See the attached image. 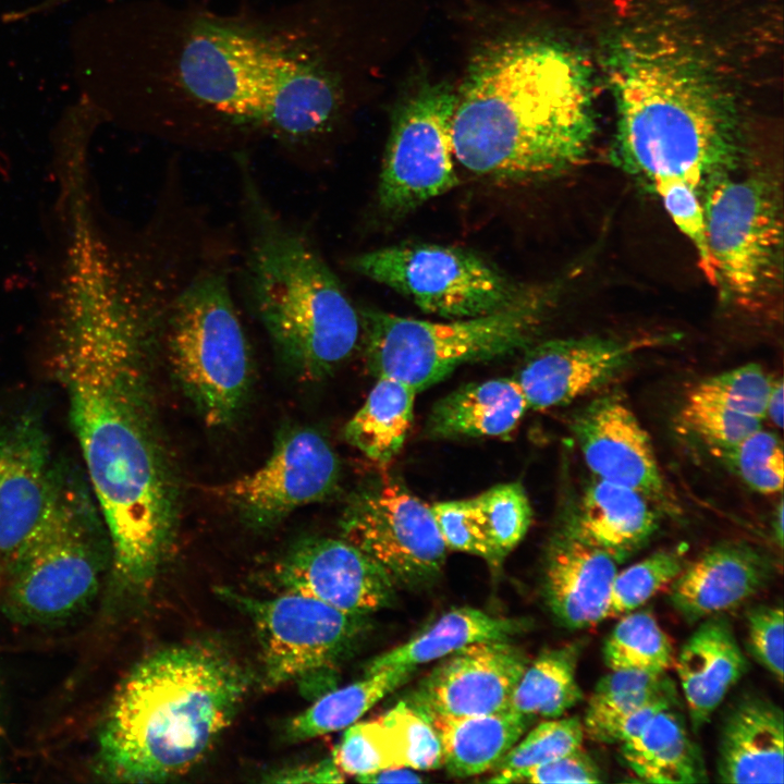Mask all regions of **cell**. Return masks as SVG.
<instances>
[{
	"mask_svg": "<svg viewBox=\"0 0 784 784\" xmlns=\"http://www.w3.org/2000/svg\"><path fill=\"white\" fill-rule=\"evenodd\" d=\"M362 783H420L424 779L407 767H394L356 779Z\"/></svg>",
	"mask_w": 784,
	"mask_h": 784,
	"instance_id": "48",
	"label": "cell"
},
{
	"mask_svg": "<svg viewBox=\"0 0 784 784\" xmlns=\"http://www.w3.org/2000/svg\"><path fill=\"white\" fill-rule=\"evenodd\" d=\"M268 781L274 783H340L345 779L331 757L311 764L283 769L273 773Z\"/></svg>",
	"mask_w": 784,
	"mask_h": 784,
	"instance_id": "47",
	"label": "cell"
},
{
	"mask_svg": "<svg viewBox=\"0 0 784 784\" xmlns=\"http://www.w3.org/2000/svg\"><path fill=\"white\" fill-rule=\"evenodd\" d=\"M583 11L620 163L698 189L733 170L755 109L782 96V0H583Z\"/></svg>",
	"mask_w": 784,
	"mask_h": 784,
	"instance_id": "2",
	"label": "cell"
},
{
	"mask_svg": "<svg viewBox=\"0 0 784 784\" xmlns=\"http://www.w3.org/2000/svg\"><path fill=\"white\" fill-rule=\"evenodd\" d=\"M716 773L723 783H783L784 716L772 701L747 696L727 713L719 739Z\"/></svg>",
	"mask_w": 784,
	"mask_h": 784,
	"instance_id": "23",
	"label": "cell"
},
{
	"mask_svg": "<svg viewBox=\"0 0 784 784\" xmlns=\"http://www.w3.org/2000/svg\"><path fill=\"white\" fill-rule=\"evenodd\" d=\"M528 663L510 640L475 642L440 659L405 700L426 715L503 711Z\"/></svg>",
	"mask_w": 784,
	"mask_h": 784,
	"instance_id": "18",
	"label": "cell"
},
{
	"mask_svg": "<svg viewBox=\"0 0 784 784\" xmlns=\"http://www.w3.org/2000/svg\"><path fill=\"white\" fill-rule=\"evenodd\" d=\"M556 286L528 287L512 305L485 316L429 321L363 308L366 365L420 392L457 367L528 348L556 296Z\"/></svg>",
	"mask_w": 784,
	"mask_h": 784,
	"instance_id": "7",
	"label": "cell"
},
{
	"mask_svg": "<svg viewBox=\"0 0 784 784\" xmlns=\"http://www.w3.org/2000/svg\"><path fill=\"white\" fill-rule=\"evenodd\" d=\"M332 759L344 775L356 779L387 768L405 767L401 740L380 716L344 728Z\"/></svg>",
	"mask_w": 784,
	"mask_h": 784,
	"instance_id": "36",
	"label": "cell"
},
{
	"mask_svg": "<svg viewBox=\"0 0 784 784\" xmlns=\"http://www.w3.org/2000/svg\"><path fill=\"white\" fill-rule=\"evenodd\" d=\"M658 523L652 501L645 494L596 478L565 515L560 529L620 562L649 540Z\"/></svg>",
	"mask_w": 784,
	"mask_h": 784,
	"instance_id": "24",
	"label": "cell"
},
{
	"mask_svg": "<svg viewBox=\"0 0 784 784\" xmlns=\"http://www.w3.org/2000/svg\"><path fill=\"white\" fill-rule=\"evenodd\" d=\"M528 627L525 620L495 616L473 607L454 608L407 641L373 657L364 674L399 665L417 667L475 642L511 640Z\"/></svg>",
	"mask_w": 784,
	"mask_h": 784,
	"instance_id": "27",
	"label": "cell"
},
{
	"mask_svg": "<svg viewBox=\"0 0 784 784\" xmlns=\"http://www.w3.org/2000/svg\"><path fill=\"white\" fill-rule=\"evenodd\" d=\"M773 574L770 560L752 546H713L685 565L670 585L669 600L688 623L722 614L763 590Z\"/></svg>",
	"mask_w": 784,
	"mask_h": 784,
	"instance_id": "21",
	"label": "cell"
},
{
	"mask_svg": "<svg viewBox=\"0 0 784 784\" xmlns=\"http://www.w3.org/2000/svg\"><path fill=\"white\" fill-rule=\"evenodd\" d=\"M247 689L244 669L216 646L156 651L115 694L100 737L107 767L132 782L185 774L231 724Z\"/></svg>",
	"mask_w": 784,
	"mask_h": 784,
	"instance_id": "5",
	"label": "cell"
},
{
	"mask_svg": "<svg viewBox=\"0 0 784 784\" xmlns=\"http://www.w3.org/2000/svg\"><path fill=\"white\" fill-rule=\"evenodd\" d=\"M271 574L282 591L363 616L391 605L397 587L382 567L341 537L297 542L273 564Z\"/></svg>",
	"mask_w": 784,
	"mask_h": 784,
	"instance_id": "16",
	"label": "cell"
},
{
	"mask_svg": "<svg viewBox=\"0 0 784 784\" xmlns=\"http://www.w3.org/2000/svg\"><path fill=\"white\" fill-rule=\"evenodd\" d=\"M602 648L609 670H637L665 674L673 666L674 649L665 632L649 611L621 615Z\"/></svg>",
	"mask_w": 784,
	"mask_h": 784,
	"instance_id": "34",
	"label": "cell"
},
{
	"mask_svg": "<svg viewBox=\"0 0 784 784\" xmlns=\"http://www.w3.org/2000/svg\"><path fill=\"white\" fill-rule=\"evenodd\" d=\"M600 79L586 45L551 36L494 44L470 63L452 120L455 159L504 182L579 163L597 128Z\"/></svg>",
	"mask_w": 784,
	"mask_h": 784,
	"instance_id": "4",
	"label": "cell"
},
{
	"mask_svg": "<svg viewBox=\"0 0 784 784\" xmlns=\"http://www.w3.org/2000/svg\"><path fill=\"white\" fill-rule=\"evenodd\" d=\"M339 526L341 538L373 560L396 586L425 587L443 569L448 548L431 506L389 475L350 495Z\"/></svg>",
	"mask_w": 784,
	"mask_h": 784,
	"instance_id": "13",
	"label": "cell"
},
{
	"mask_svg": "<svg viewBox=\"0 0 784 784\" xmlns=\"http://www.w3.org/2000/svg\"><path fill=\"white\" fill-rule=\"evenodd\" d=\"M572 430L596 478L664 502L665 486L649 434L616 395L599 397L574 417Z\"/></svg>",
	"mask_w": 784,
	"mask_h": 784,
	"instance_id": "20",
	"label": "cell"
},
{
	"mask_svg": "<svg viewBox=\"0 0 784 784\" xmlns=\"http://www.w3.org/2000/svg\"><path fill=\"white\" fill-rule=\"evenodd\" d=\"M167 314L173 375L204 422L231 424L248 393L250 356L228 280L210 271L193 279Z\"/></svg>",
	"mask_w": 784,
	"mask_h": 784,
	"instance_id": "9",
	"label": "cell"
},
{
	"mask_svg": "<svg viewBox=\"0 0 784 784\" xmlns=\"http://www.w3.org/2000/svg\"><path fill=\"white\" fill-rule=\"evenodd\" d=\"M416 393L399 380L378 377L364 404L346 422L345 440L373 463L387 466L411 430Z\"/></svg>",
	"mask_w": 784,
	"mask_h": 784,
	"instance_id": "30",
	"label": "cell"
},
{
	"mask_svg": "<svg viewBox=\"0 0 784 784\" xmlns=\"http://www.w3.org/2000/svg\"><path fill=\"white\" fill-rule=\"evenodd\" d=\"M314 9L310 0L238 13L156 0L105 7L73 27L75 79L105 112L193 115L317 139L345 95Z\"/></svg>",
	"mask_w": 784,
	"mask_h": 784,
	"instance_id": "1",
	"label": "cell"
},
{
	"mask_svg": "<svg viewBox=\"0 0 784 784\" xmlns=\"http://www.w3.org/2000/svg\"><path fill=\"white\" fill-rule=\"evenodd\" d=\"M91 497L88 486L58 469L41 518L7 565V602L19 618L51 622L66 617L97 591L106 527Z\"/></svg>",
	"mask_w": 784,
	"mask_h": 784,
	"instance_id": "8",
	"label": "cell"
},
{
	"mask_svg": "<svg viewBox=\"0 0 784 784\" xmlns=\"http://www.w3.org/2000/svg\"><path fill=\"white\" fill-rule=\"evenodd\" d=\"M448 550L483 559L498 569V562L479 522L470 498L436 502L430 505Z\"/></svg>",
	"mask_w": 784,
	"mask_h": 784,
	"instance_id": "44",
	"label": "cell"
},
{
	"mask_svg": "<svg viewBox=\"0 0 784 784\" xmlns=\"http://www.w3.org/2000/svg\"><path fill=\"white\" fill-rule=\"evenodd\" d=\"M651 183L675 225L691 243L705 278L716 286L699 189L679 177H657Z\"/></svg>",
	"mask_w": 784,
	"mask_h": 784,
	"instance_id": "40",
	"label": "cell"
},
{
	"mask_svg": "<svg viewBox=\"0 0 784 784\" xmlns=\"http://www.w3.org/2000/svg\"><path fill=\"white\" fill-rule=\"evenodd\" d=\"M773 532H774L776 542L779 543L780 548H782V546H783V502L782 501H780L779 506L774 514Z\"/></svg>",
	"mask_w": 784,
	"mask_h": 784,
	"instance_id": "50",
	"label": "cell"
},
{
	"mask_svg": "<svg viewBox=\"0 0 784 784\" xmlns=\"http://www.w3.org/2000/svg\"><path fill=\"white\" fill-rule=\"evenodd\" d=\"M426 716L439 735L442 765L460 779L493 770L532 723L510 709L480 715Z\"/></svg>",
	"mask_w": 784,
	"mask_h": 784,
	"instance_id": "29",
	"label": "cell"
},
{
	"mask_svg": "<svg viewBox=\"0 0 784 784\" xmlns=\"http://www.w3.org/2000/svg\"><path fill=\"white\" fill-rule=\"evenodd\" d=\"M245 183L250 305L294 375L322 380L358 347L359 311L314 244L283 222L249 180Z\"/></svg>",
	"mask_w": 784,
	"mask_h": 784,
	"instance_id": "6",
	"label": "cell"
},
{
	"mask_svg": "<svg viewBox=\"0 0 784 784\" xmlns=\"http://www.w3.org/2000/svg\"><path fill=\"white\" fill-rule=\"evenodd\" d=\"M146 330L125 315L74 332L57 377L119 576L148 584L176 525L174 477L150 402Z\"/></svg>",
	"mask_w": 784,
	"mask_h": 784,
	"instance_id": "3",
	"label": "cell"
},
{
	"mask_svg": "<svg viewBox=\"0 0 784 784\" xmlns=\"http://www.w3.org/2000/svg\"><path fill=\"white\" fill-rule=\"evenodd\" d=\"M58 469L34 415L0 418V565L9 564L38 524Z\"/></svg>",
	"mask_w": 784,
	"mask_h": 784,
	"instance_id": "19",
	"label": "cell"
},
{
	"mask_svg": "<svg viewBox=\"0 0 784 784\" xmlns=\"http://www.w3.org/2000/svg\"><path fill=\"white\" fill-rule=\"evenodd\" d=\"M685 565L679 550H658L617 572L612 583L608 618L640 608L670 586Z\"/></svg>",
	"mask_w": 784,
	"mask_h": 784,
	"instance_id": "37",
	"label": "cell"
},
{
	"mask_svg": "<svg viewBox=\"0 0 784 784\" xmlns=\"http://www.w3.org/2000/svg\"><path fill=\"white\" fill-rule=\"evenodd\" d=\"M783 381L772 380L765 406V418L777 428L783 426Z\"/></svg>",
	"mask_w": 784,
	"mask_h": 784,
	"instance_id": "49",
	"label": "cell"
},
{
	"mask_svg": "<svg viewBox=\"0 0 784 784\" xmlns=\"http://www.w3.org/2000/svg\"><path fill=\"white\" fill-rule=\"evenodd\" d=\"M720 453L752 490L762 494L782 491L783 445L774 432L763 430L761 427L736 445Z\"/></svg>",
	"mask_w": 784,
	"mask_h": 784,
	"instance_id": "39",
	"label": "cell"
},
{
	"mask_svg": "<svg viewBox=\"0 0 784 784\" xmlns=\"http://www.w3.org/2000/svg\"><path fill=\"white\" fill-rule=\"evenodd\" d=\"M697 733L747 671L730 622L722 614L702 620L673 663Z\"/></svg>",
	"mask_w": 784,
	"mask_h": 784,
	"instance_id": "25",
	"label": "cell"
},
{
	"mask_svg": "<svg viewBox=\"0 0 784 784\" xmlns=\"http://www.w3.org/2000/svg\"><path fill=\"white\" fill-rule=\"evenodd\" d=\"M528 409L526 397L513 377L471 382L432 406L426 433L443 440L504 438L516 429Z\"/></svg>",
	"mask_w": 784,
	"mask_h": 784,
	"instance_id": "26",
	"label": "cell"
},
{
	"mask_svg": "<svg viewBox=\"0 0 784 784\" xmlns=\"http://www.w3.org/2000/svg\"><path fill=\"white\" fill-rule=\"evenodd\" d=\"M783 608L758 605L747 614V646L754 659L780 683L783 681Z\"/></svg>",
	"mask_w": 784,
	"mask_h": 784,
	"instance_id": "46",
	"label": "cell"
},
{
	"mask_svg": "<svg viewBox=\"0 0 784 784\" xmlns=\"http://www.w3.org/2000/svg\"><path fill=\"white\" fill-rule=\"evenodd\" d=\"M732 171L713 174L701 186L708 245L716 287L739 307L757 310L781 282V203L767 176Z\"/></svg>",
	"mask_w": 784,
	"mask_h": 784,
	"instance_id": "10",
	"label": "cell"
},
{
	"mask_svg": "<svg viewBox=\"0 0 784 784\" xmlns=\"http://www.w3.org/2000/svg\"><path fill=\"white\" fill-rule=\"evenodd\" d=\"M620 745L623 762L641 782L690 784L707 781L700 750L674 707L658 712L638 734Z\"/></svg>",
	"mask_w": 784,
	"mask_h": 784,
	"instance_id": "28",
	"label": "cell"
},
{
	"mask_svg": "<svg viewBox=\"0 0 784 784\" xmlns=\"http://www.w3.org/2000/svg\"><path fill=\"white\" fill-rule=\"evenodd\" d=\"M488 542L502 565L527 534L532 510L519 482L495 485L470 498Z\"/></svg>",
	"mask_w": 784,
	"mask_h": 784,
	"instance_id": "35",
	"label": "cell"
},
{
	"mask_svg": "<svg viewBox=\"0 0 784 784\" xmlns=\"http://www.w3.org/2000/svg\"><path fill=\"white\" fill-rule=\"evenodd\" d=\"M415 666H390L339 688H331L294 716L287 725L292 740H307L341 731L357 722L385 696L406 684Z\"/></svg>",
	"mask_w": 784,
	"mask_h": 784,
	"instance_id": "31",
	"label": "cell"
},
{
	"mask_svg": "<svg viewBox=\"0 0 784 784\" xmlns=\"http://www.w3.org/2000/svg\"><path fill=\"white\" fill-rule=\"evenodd\" d=\"M456 99L449 84L424 83L397 106L378 183L383 212L408 213L457 185L452 142Z\"/></svg>",
	"mask_w": 784,
	"mask_h": 784,
	"instance_id": "14",
	"label": "cell"
},
{
	"mask_svg": "<svg viewBox=\"0 0 784 784\" xmlns=\"http://www.w3.org/2000/svg\"><path fill=\"white\" fill-rule=\"evenodd\" d=\"M602 774L595 759L583 747L534 767L494 772L491 783H581L602 782Z\"/></svg>",
	"mask_w": 784,
	"mask_h": 784,
	"instance_id": "45",
	"label": "cell"
},
{
	"mask_svg": "<svg viewBox=\"0 0 784 784\" xmlns=\"http://www.w3.org/2000/svg\"><path fill=\"white\" fill-rule=\"evenodd\" d=\"M219 593L254 624L265 685L294 682L306 696L317 698L334 687L341 662L367 627V616L343 612L298 592L257 598L224 588Z\"/></svg>",
	"mask_w": 784,
	"mask_h": 784,
	"instance_id": "11",
	"label": "cell"
},
{
	"mask_svg": "<svg viewBox=\"0 0 784 784\" xmlns=\"http://www.w3.org/2000/svg\"><path fill=\"white\" fill-rule=\"evenodd\" d=\"M681 420L716 452L727 450L762 426V420L733 411L690 392L682 406Z\"/></svg>",
	"mask_w": 784,
	"mask_h": 784,
	"instance_id": "42",
	"label": "cell"
},
{
	"mask_svg": "<svg viewBox=\"0 0 784 784\" xmlns=\"http://www.w3.org/2000/svg\"><path fill=\"white\" fill-rule=\"evenodd\" d=\"M340 461L329 441L311 428L281 436L256 470L218 489L254 527L280 523L301 506L330 497L340 481Z\"/></svg>",
	"mask_w": 784,
	"mask_h": 784,
	"instance_id": "15",
	"label": "cell"
},
{
	"mask_svg": "<svg viewBox=\"0 0 784 784\" xmlns=\"http://www.w3.org/2000/svg\"><path fill=\"white\" fill-rule=\"evenodd\" d=\"M676 696L665 674L637 670H610L596 684L583 722L585 736L608 744L615 726L641 706L662 697Z\"/></svg>",
	"mask_w": 784,
	"mask_h": 784,
	"instance_id": "33",
	"label": "cell"
},
{
	"mask_svg": "<svg viewBox=\"0 0 784 784\" xmlns=\"http://www.w3.org/2000/svg\"><path fill=\"white\" fill-rule=\"evenodd\" d=\"M380 718L401 740L405 767L420 771L442 767L439 735L420 710L406 700H400Z\"/></svg>",
	"mask_w": 784,
	"mask_h": 784,
	"instance_id": "43",
	"label": "cell"
},
{
	"mask_svg": "<svg viewBox=\"0 0 784 784\" xmlns=\"http://www.w3.org/2000/svg\"><path fill=\"white\" fill-rule=\"evenodd\" d=\"M772 380L758 364H746L706 378L690 392L763 420Z\"/></svg>",
	"mask_w": 784,
	"mask_h": 784,
	"instance_id": "41",
	"label": "cell"
},
{
	"mask_svg": "<svg viewBox=\"0 0 784 784\" xmlns=\"http://www.w3.org/2000/svg\"><path fill=\"white\" fill-rule=\"evenodd\" d=\"M673 340L672 335L634 339L581 336L554 339L528 346L513 377L529 409L563 406L602 387L648 347Z\"/></svg>",
	"mask_w": 784,
	"mask_h": 784,
	"instance_id": "17",
	"label": "cell"
},
{
	"mask_svg": "<svg viewBox=\"0 0 784 784\" xmlns=\"http://www.w3.org/2000/svg\"><path fill=\"white\" fill-rule=\"evenodd\" d=\"M350 268L445 319L489 315L515 303L518 287L479 255L438 244H402L352 257Z\"/></svg>",
	"mask_w": 784,
	"mask_h": 784,
	"instance_id": "12",
	"label": "cell"
},
{
	"mask_svg": "<svg viewBox=\"0 0 784 784\" xmlns=\"http://www.w3.org/2000/svg\"><path fill=\"white\" fill-rule=\"evenodd\" d=\"M581 641L547 649L520 675L509 709L528 718L547 720L562 716L583 699L576 678Z\"/></svg>",
	"mask_w": 784,
	"mask_h": 784,
	"instance_id": "32",
	"label": "cell"
},
{
	"mask_svg": "<svg viewBox=\"0 0 784 784\" xmlns=\"http://www.w3.org/2000/svg\"><path fill=\"white\" fill-rule=\"evenodd\" d=\"M584 737L578 716L542 720L523 734L493 771L507 772L544 763L583 747Z\"/></svg>",
	"mask_w": 784,
	"mask_h": 784,
	"instance_id": "38",
	"label": "cell"
},
{
	"mask_svg": "<svg viewBox=\"0 0 784 784\" xmlns=\"http://www.w3.org/2000/svg\"><path fill=\"white\" fill-rule=\"evenodd\" d=\"M617 563L610 553L556 530L544 556L542 595L562 626L587 629L608 618Z\"/></svg>",
	"mask_w": 784,
	"mask_h": 784,
	"instance_id": "22",
	"label": "cell"
}]
</instances>
